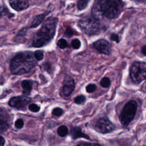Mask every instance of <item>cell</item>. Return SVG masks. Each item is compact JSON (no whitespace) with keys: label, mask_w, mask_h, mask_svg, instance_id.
Masks as SVG:
<instances>
[{"label":"cell","mask_w":146,"mask_h":146,"mask_svg":"<svg viewBox=\"0 0 146 146\" xmlns=\"http://www.w3.org/2000/svg\"><path fill=\"white\" fill-rule=\"evenodd\" d=\"M86 98L83 95H79L74 98V103L77 104H83L85 103Z\"/></svg>","instance_id":"18"},{"label":"cell","mask_w":146,"mask_h":146,"mask_svg":"<svg viewBox=\"0 0 146 146\" xmlns=\"http://www.w3.org/2000/svg\"><path fill=\"white\" fill-rule=\"evenodd\" d=\"M78 26L83 33L88 35H96L100 30L99 21L92 17L87 16L81 18L78 22Z\"/></svg>","instance_id":"5"},{"label":"cell","mask_w":146,"mask_h":146,"mask_svg":"<svg viewBox=\"0 0 146 146\" xmlns=\"http://www.w3.org/2000/svg\"><path fill=\"white\" fill-rule=\"evenodd\" d=\"M9 2L10 6L17 11L25 10L29 6V2L25 0H10Z\"/></svg>","instance_id":"11"},{"label":"cell","mask_w":146,"mask_h":146,"mask_svg":"<svg viewBox=\"0 0 146 146\" xmlns=\"http://www.w3.org/2000/svg\"><path fill=\"white\" fill-rule=\"evenodd\" d=\"M57 45L60 48L64 49L66 47H67L68 43L66 39H64V38H60L58 40Z\"/></svg>","instance_id":"19"},{"label":"cell","mask_w":146,"mask_h":146,"mask_svg":"<svg viewBox=\"0 0 146 146\" xmlns=\"http://www.w3.org/2000/svg\"><path fill=\"white\" fill-rule=\"evenodd\" d=\"M110 39L112 41H115L116 43H119L120 39H119V36L117 34H115V33H112L111 34V36H110Z\"/></svg>","instance_id":"29"},{"label":"cell","mask_w":146,"mask_h":146,"mask_svg":"<svg viewBox=\"0 0 146 146\" xmlns=\"http://www.w3.org/2000/svg\"><path fill=\"white\" fill-rule=\"evenodd\" d=\"M63 110L59 107H56L54 108L52 111V114L54 116H58V117L60 116L63 114Z\"/></svg>","instance_id":"23"},{"label":"cell","mask_w":146,"mask_h":146,"mask_svg":"<svg viewBox=\"0 0 146 146\" xmlns=\"http://www.w3.org/2000/svg\"><path fill=\"white\" fill-rule=\"evenodd\" d=\"M30 102L31 99L30 98L24 96H19L11 98L9 100V104L12 107L22 109L26 106Z\"/></svg>","instance_id":"9"},{"label":"cell","mask_w":146,"mask_h":146,"mask_svg":"<svg viewBox=\"0 0 146 146\" xmlns=\"http://www.w3.org/2000/svg\"><path fill=\"white\" fill-rule=\"evenodd\" d=\"M94 47L100 54L110 55L111 53V46L108 41L104 39H99L93 43Z\"/></svg>","instance_id":"8"},{"label":"cell","mask_w":146,"mask_h":146,"mask_svg":"<svg viewBox=\"0 0 146 146\" xmlns=\"http://www.w3.org/2000/svg\"><path fill=\"white\" fill-rule=\"evenodd\" d=\"M89 1H85V0H79L77 2V7L79 10L82 11L84 10L88 5V3Z\"/></svg>","instance_id":"16"},{"label":"cell","mask_w":146,"mask_h":146,"mask_svg":"<svg viewBox=\"0 0 146 146\" xmlns=\"http://www.w3.org/2000/svg\"><path fill=\"white\" fill-rule=\"evenodd\" d=\"M100 86L103 88H107L111 85V80L108 77L103 78L100 82Z\"/></svg>","instance_id":"17"},{"label":"cell","mask_w":146,"mask_h":146,"mask_svg":"<svg viewBox=\"0 0 146 146\" xmlns=\"http://www.w3.org/2000/svg\"><path fill=\"white\" fill-rule=\"evenodd\" d=\"M70 135L73 139H77L78 138H84L86 139H90L89 136L83 133L81 128L78 127H75L71 129Z\"/></svg>","instance_id":"12"},{"label":"cell","mask_w":146,"mask_h":146,"mask_svg":"<svg viewBox=\"0 0 146 146\" xmlns=\"http://www.w3.org/2000/svg\"><path fill=\"white\" fill-rule=\"evenodd\" d=\"M57 132H58V134L59 136H60L61 137H64L67 135V134L68 133V128L66 125H60L58 128Z\"/></svg>","instance_id":"15"},{"label":"cell","mask_w":146,"mask_h":146,"mask_svg":"<svg viewBox=\"0 0 146 146\" xmlns=\"http://www.w3.org/2000/svg\"><path fill=\"white\" fill-rule=\"evenodd\" d=\"M58 19L56 18H48L43 23L41 29L35 35L32 45L34 47H40L47 44L54 37Z\"/></svg>","instance_id":"3"},{"label":"cell","mask_w":146,"mask_h":146,"mask_svg":"<svg viewBox=\"0 0 146 146\" xmlns=\"http://www.w3.org/2000/svg\"><path fill=\"white\" fill-rule=\"evenodd\" d=\"M34 56L36 60H40L42 59H43V57H44V55H43V52L40 50H38L36 51L34 53Z\"/></svg>","instance_id":"24"},{"label":"cell","mask_w":146,"mask_h":146,"mask_svg":"<svg viewBox=\"0 0 146 146\" xmlns=\"http://www.w3.org/2000/svg\"><path fill=\"white\" fill-rule=\"evenodd\" d=\"M36 64L31 52H23L15 56L10 62V71L15 75H22L30 72Z\"/></svg>","instance_id":"2"},{"label":"cell","mask_w":146,"mask_h":146,"mask_svg":"<svg viewBox=\"0 0 146 146\" xmlns=\"http://www.w3.org/2000/svg\"><path fill=\"white\" fill-rule=\"evenodd\" d=\"M45 15L44 14H39L37 15L34 19V21L32 22L31 25L30 26V27L31 28H35L38 26L44 20Z\"/></svg>","instance_id":"14"},{"label":"cell","mask_w":146,"mask_h":146,"mask_svg":"<svg viewBox=\"0 0 146 146\" xmlns=\"http://www.w3.org/2000/svg\"><path fill=\"white\" fill-rule=\"evenodd\" d=\"M23 124H24L23 121L21 119H19L17 120L15 122V127L18 129L22 128L23 126Z\"/></svg>","instance_id":"27"},{"label":"cell","mask_w":146,"mask_h":146,"mask_svg":"<svg viewBox=\"0 0 146 146\" xmlns=\"http://www.w3.org/2000/svg\"><path fill=\"white\" fill-rule=\"evenodd\" d=\"M29 109L31 112H38L40 110V107L38 105H36V104L33 103V104H31L29 105Z\"/></svg>","instance_id":"25"},{"label":"cell","mask_w":146,"mask_h":146,"mask_svg":"<svg viewBox=\"0 0 146 146\" xmlns=\"http://www.w3.org/2000/svg\"><path fill=\"white\" fill-rule=\"evenodd\" d=\"M137 108V103L135 100L128 102L122 108L119 115V120L123 127H127L133 120Z\"/></svg>","instance_id":"4"},{"label":"cell","mask_w":146,"mask_h":146,"mask_svg":"<svg viewBox=\"0 0 146 146\" xmlns=\"http://www.w3.org/2000/svg\"><path fill=\"white\" fill-rule=\"evenodd\" d=\"M5 139L2 136H0V146H3L5 144Z\"/></svg>","instance_id":"30"},{"label":"cell","mask_w":146,"mask_h":146,"mask_svg":"<svg viewBox=\"0 0 146 146\" xmlns=\"http://www.w3.org/2000/svg\"><path fill=\"white\" fill-rule=\"evenodd\" d=\"M76 31H75L74 30H72V29H71V27H67L65 31L64 34L68 36V37H71V36H72L73 35H74L75 34Z\"/></svg>","instance_id":"26"},{"label":"cell","mask_w":146,"mask_h":146,"mask_svg":"<svg viewBox=\"0 0 146 146\" xmlns=\"http://www.w3.org/2000/svg\"><path fill=\"white\" fill-rule=\"evenodd\" d=\"M124 6V3L121 1H95L91 9V15L98 21L103 18L115 19L120 14Z\"/></svg>","instance_id":"1"},{"label":"cell","mask_w":146,"mask_h":146,"mask_svg":"<svg viewBox=\"0 0 146 146\" xmlns=\"http://www.w3.org/2000/svg\"><path fill=\"white\" fill-rule=\"evenodd\" d=\"M9 128V125L6 121L0 120V134L6 131Z\"/></svg>","instance_id":"20"},{"label":"cell","mask_w":146,"mask_h":146,"mask_svg":"<svg viewBox=\"0 0 146 146\" xmlns=\"http://www.w3.org/2000/svg\"><path fill=\"white\" fill-rule=\"evenodd\" d=\"M115 128L114 124L107 117L99 118L95 124L94 129L96 131L106 134L112 132Z\"/></svg>","instance_id":"7"},{"label":"cell","mask_w":146,"mask_h":146,"mask_svg":"<svg viewBox=\"0 0 146 146\" xmlns=\"http://www.w3.org/2000/svg\"><path fill=\"white\" fill-rule=\"evenodd\" d=\"M96 86L95 84L90 83L86 86V90L88 93H92L96 90Z\"/></svg>","instance_id":"22"},{"label":"cell","mask_w":146,"mask_h":146,"mask_svg":"<svg viewBox=\"0 0 146 146\" xmlns=\"http://www.w3.org/2000/svg\"><path fill=\"white\" fill-rule=\"evenodd\" d=\"M129 76L135 84H139L146 80V63L135 61L129 67Z\"/></svg>","instance_id":"6"},{"label":"cell","mask_w":146,"mask_h":146,"mask_svg":"<svg viewBox=\"0 0 146 146\" xmlns=\"http://www.w3.org/2000/svg\"><path fill=\"white\" fill-rule=\"evenodd\" d=\"M71 46L74 49L78 50L81 46V42L79 39L75 38L71 41Z\"/></svg>","instance_id":"21"},{"label":"cell","mask_w":146,"mask_h":146,"mask_svg":"<svg viewBox=\"0 0 146 146\" xmlns=\"http://www.w3.org/2000/svg\"><path fill=\"white\" fill-rule=\"evenodd\" d=\"M75 89V82L72 78H67L64 82L62 93L65 96H69Z\"/></svg>","instance_id":"10"},{"label":"cell","mask_w":146,"mask_h":146,"mask_svg":"<svg viewBox=\"0 0 146 146\" xmlns=\"http://www.w3.org/2000/svg\"><path fill=\"white\" fill-rule=\"evenodd\" d=\"M75 146H101L98 143H82L77 144Z\"/></svg>","instance_id":"28"},{"label":"cell","mask_w":146,"mask_h":146,"mask_svg":"<svg viewBox=\"0 0 146 146\" xmlns=\"http://www.w3.org/2000/svg\"><path fill=\"white\" fill-rule=\"evenodd\" d=\"M21 86L22 87V92L25 95H29L32 90V85L30 81L27 80H24L22 82Z\"/></svg>","instance_id":"13"},{"label":"cell","mask_w":146,"mask_h":146,"mask_svg":"<svg viewBox=\"0 0 146 146\" xmlns=\"http://www.w3.org/2000/svg\"><path fill=\"white\" fill-rule=\"evenodd\" d=\"M141 52L142 54L146 56V45H144L141 48Z\"/></svg>","instance_id":"31"}]
</instances>
